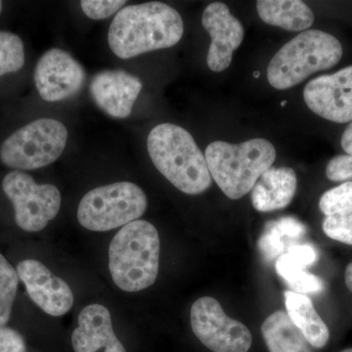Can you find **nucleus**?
Segmentation results:
<instances>
[{
    "label": "nucleus",
    "mask_w": 352,
    "mask_h": 352,
    "mask_svg": "<svg viewBox=\"0 0 352 352\" xmlns=\"http://www.w3.org/2000/svg\"><path fill=\"white\" fill-rule=\"evenodd\" d=\"M147 206V197L138 185L113 183L85 194L78 205V219L88 230L105 232L138 220Z\"/></svg>",
    "instance_id": "nucleus-6"
},
{
    "label": "nucleus",
    "mask_w": 352,
    "mask_h": 352,
    "mask_svg": "<svg viewBox=\"0 0 352 352\" xmlns=\"http://www.w3.org/2000/svg\"><path fill=\"white\" fill-rule=\"evenodd\" d=\"M147 149L157 170L183 193L199 195L212 185L205 155L183 127L168 122L154 127Z\"/></svg>",
    "instance_id": "nucleus-2"
},
{
    "label": "nucleus",
    "mask_w": 352,
    "mask_h": 352,
    "mask_svg": "<svg viewBox=\"0 0 352 352\" xmlns=\"http://www.w3.org/2000/svg\"><path fill=\"white\" fill-rule=\"evenodd\" d=\"M298 178L291 168H268L252 190V206L261 212L288 207L296 195Z\"/></svg>",
    "instance_id": "nucleus-16"
},
{
    "label": "nucleus",
    "mask_w": 352,
    "mask_h": 352,
    "mask_svg": "<svg viewBox=\"0 0 352 352\" xmlns=\"http://www.w3.org/2000/svg\"><path fill=\"white\" fill-rule=\"evenodd\" d=\"M192 330L199 340L214 352H248L251 331L227 316L220 303L210 296L198 298L191 307Z\"/></svg>",
    "instance_id": "nucleus-9"
},
{
    "label": "nucleus",
    "mask_w": 352,
    "mask_h": 352,
    "mask_svg": "<svg viewBox=\"0 0 352 352\" xmlns=\"http://www.w3.org/2000/svg\"><path fill=\"white\" fill-rule=\"evenodd\" d=\"M18 284L17 270L0 254V326H6L10 319Z\"/></svg>",
    "instance_id": "nucleus-22"
},
{
    "label": "nucleus",
    "mask_w": 352,
    "mask_h": 352,
    "mask_svg": "<svg viewBox=\"0 0 352 352\" xmlns=\"http://www.w3.org/2000/svg\"><path fill=\"white\" fill-rule=\"evenodd\" d=\"M184 32L180 14L162 2L127 6L116 14L108 32V43L120 59H129L175 46Z\"/></svg>",
    "instance_id": "nucleus-1"
},
{
    "label": "nucleus",
    "mask_w": 352,
    "mask_h": 352,
    "mask_svg": "<svg viewBox=\"0 0 352 352\" xmlns=\"http://www.w3.org/2000/svg\"><path fill=\"white\" fill-rule=\"evenodd\" d=\"M322 228L331 239L352 245V214L326 217Z\"/></svg>",
    "instance_id": "nucleus-25"
},
{
    "label": "nucleus",
    "mask_w": 352,
    "mask_h": 352,
    "mask_svg": "<svg viewBox=\"0 0 352 352\" xmlns=\"http://www.w3.org/2000/svg\"><path fill=\"white\" fill-rule=\"evenodd\" d=\"M340 144H342V150L346 153V155L352 156V122L342 133Z\"/></svg>",
    "instance_id": "nucleus-29"
},
{
    "label": "nucleus",
    "mask_w": 352,
    "mask_h": 352,
    "mask_svg": "<svg viewBox=\"0 0 352 352\" xmlns=\"http://www.w3.org/2000/svg\"><path fill=\"white\" fill-rule=\"evenodd\" d=\"M284 298L287 314L310 346L315 349L325 346L330 339V331L320 315L317 314L311 300L307 296L293 291L285 292Z\"/></svg>",
    "instance_id": "nucleus-17"
},
{
    "label": "nucleus",
    "mask_w": 352,
    "mask_h": 352,
    "mask_svg": "<svg viewBox=\"0 0 352 352\" xmlns=\"http://www.w3.org/2000/svg\"><path fill=\"white\" fill-rule=\"evenodd\" d=\"M24 64L22 39L12 32L0 31V76L20 71Z\"/></svg>",
    "instance_id": "nucleus-23"
},
{
    "label": "nucleus",
    "mask_w": 352,
    "mask_h": 352,
    "mask_svg": "<svg viewBox=\"0 0 352 352\" xmlns=\"http://www.w3.org/2000/svg\"><path fill=\"white\" fill-rule=\"evenodd\" d=\"M2 7H3V4H2V1H0V13H1Z\"/></svg>",
    "instance_id": "nucleus-32"
},
{
    "label": "nucleus",
    "mask_w": 352,
    "mask_h": 352,
    "mask_svg": "<svg viewBox=\"0 0 352 352\" xmlns=\"http://www.w3.org/2000/svg\"><path fill=\"white\" fill-rule=\"evenodd\" d=\"M12 201L16 223L27 232H38L54 219L61 208V194L52 184H38L21 170H13L2 182Z\"/></svg>",
    "instance_id": "nucleus-8"
},
{
    "label": "nucleus",
    "mask_w": 352,
    "mask_h": 352,
    "mask_svg": "<svg viewBox=\"0 0 352 352\" xmlns=\"http://www.w3.org/2000/svg\"><path fill=\"white\" fill-rule=\"evenodd\" d=\"M261 333L270 352H312L311 346L300 329L282 310L264 320Z\"/></svg>",
    "instance_id": "nucleus-19"
},
{
    "label": "nucleus",
    "mask_w": 352,
    "mask_h": 352,
    "mask_svg": "<svg viewBox=\"0 0 352 352\" xmlns=\"http://www.w3.org/2000/svg\"><path fill=\"white\" fill-rule=\"evenodd\" d=\"M342 352H352V349H346V351H342Z\"/></svg>",
    "instance_id": "nucleus-34"
},
{
    "label": "nucleus",
    "mask_w": 352,
    "mask_h": 352,
    "mask_svg": "<svg viewBox=\"0 0 352 352\" xmlns=\"http://www.w3.org/2000/svg\"><path fill=\"white\" fill-rule=\"evenodd\" d=\"M254 78H258L261 76V73H259V72H254Z\"/></svg>",
    "instance_id": "nucleus-31"
},
{
    "label": "nucleus",
    "mask_w": 352,
    "mask_h": 352,
    "mask_svg": "<svg viewBox=\"0 0 352 352\" xmlns=\"http://www.w3.org/2000/svg\"><path fill=\"white\" fill-rule=\"evenodd\" d=\"M159 233L146 220L122 226L109 248V270L113 283L122 291L135 293L156 282L160 266Z\"/></svg>",
    "instance_id": "nucleus-3"
},
{
    "label": "nucleus",
    "mask_w": 352,
    "mask_h": 352,
    "mask_svg": "<svg viewBox=\"0 0 352 352\" xmlns=\"http://www.w3.org/2000/svg\"><path fill=\"white\" fill-rule=\"evenodd\" d=\"M319 208L326 217L352 214V182H344L328 190L319 201Z\"/></svg>",
    "instance_id": "nucleus-24"
},
{
    "label": "nucleus",
    "mask_w": 352,
    "mask_h": 352,
    "mask_svg": "<svg viewBox=\"0 0 352 352\" xmlns=\"http://www.w3.org/2000/svg\"><path fill=\"white\" fill-rule=\"evenodd\" d=\"M328 179L333 182H347L352 180V156L339 155L329 162L326 168Z\"/></svg>",
    "instance_id": "nucleus-27"
},
{
    "label": "nucleus",
    "mask_w": 352,
    "mask_h": 352,
    "mask_svg": "<svg viewBox=\"0 0 352 352\" xmlns=\"http://www.w3.org/2000/svg\"><path fill=\"white\" fill-rule=\"evenodd\" d=\"M342 57L339 39L319 30H307L274 55L268 65V82L278 90L289 89L317 72L332 69Z\"/></svg>",
    "instance_id": "nucleus-5"
},
{
    "label": "nucleus",
    "mask_w": 352,
    "mask_h": 352,
    "mask_svg": "<svg viewBox=\"0 0 352 352\" xmlns=\"http://www.w3.org/2000/svg\"><path fill=\"white\" fill-rule=\"evenodd\" d=\"M286 104H287V101L282 102V103H281L282 107H285V105H286Z\"/></svg>",
    "instance_id": "nucleus-33"
},
{
    "label": "nucleus",
    "mask_w": 352,
    "mask_h": 352,
    "mask_svg": "<svg viewBox=\"0 0 352 352\" xmlns=\"http://www.w3.org/2000/svg\"><path fill=\"white\" fill-rule=\"evenodd\" d=\"M303 98L319 117L338 124L351 122L352 66L310 80L303 90Z\"/></svg>",
    "instance_id": "nucleus-11"
},
{
    "label": "nucleus",
    "mask_w": 352,
    "mask_h": 352,
    "mask_svg": "<svg viewBox=\"0 0 352 352\" xmlns=\"http://www.w3.org/2000/svg\"><path fill=\"white\" fill-rule=\"evenodd\" d=\"M17 273L28 295L45 314L62 316L73 307L74 295L69 285L55 276L43 263L25 259L18 264Z\"/></svg>",
    "instance_id": "nucleus-13"
},
{
    "label": "nucleus",
    "mask_w": 352,
    "mask_h": 352,
    "mask_svg": "<svg viewBox=\"0 0 352 352\" xmlns=\"http://www.w3.org/2000/svg\"><path fill=\"white\" fill-rule=\"evenodd\" d=\"M138 76L124 69H107L96 74L90 82V94L97 106L115 119H126L142 89Z\"/></svg>",
    "instance_id": "nucleus-14"
},
{
    "label": "nucleus",
    "mask_w": 352,
    "mask_h": 352,
    "mask_svg": "<svg viewBox=\"0 0 352 352\" xmlns=\"http://www.w3.org/2000/svg\"><path fill=\"white\" fill-rule=\"evenodd\" d=\"M126 3L124 0H83L80 6L90 19L104 20L119 12Z\"/></svg>",
    "instance_id": "nucleus-26"
},
{
    "label": "nucleus",
    "mask_w": 352,
    "mask_h": 352,
    "mask_svg": "<svg viewBox=\"0 0 352 352\" xmlns=\"http://www.w3.org/2000/svg\"><path fill=\"white\" fill-rule=\"evenodd\" d=\"M344 278H346L344 280H346V287L352 293V263L347 265Z\"/></svg>",
    "instance_id": "nucleus-30"
},
{
    "label": "nucleus",
    "mask_w": 352,
    "mask_h": 352,
    "mask_svg": "<svg viewBox=\"0 0 352 352\" xmlns=\"http://www.w3.org/2000/svg\"><path fill=\"white\" fill-rule=\"evenodd\" d=\"M34 78L43 100L58 102L80 94L87 82V73L68 52L53 48L38 60Z\"/></svg>",
    "instance_id": "nucleus-10"
},
{
    "label": "nucleus",
    "mask_w": 352,
    "mask_h": 352,
    "mask_svg": "<svg viewBox=\"0 0 352 352\" xmlns=\"http://www.w3.org/2000/svg\"><path fill=\"white\" fill-rule=\"evenodd\" d=\"M212 179L228 198L238 200L252 191L272 166L276 150L270 141L254 138L241 144L215 141L205 152Z\"/></svg>",
    "instance_id": "nucleus-4"
},
{
    "label": "nucleus",
    "mask_w": 352,
    "mask_h": 352,
    "mask_svg": "<svg viewBox=\"0 0 352 352\" xmlns=\"http://www.w3.org/2000/svg\"><path fill=\"white\" fill-rule=\"evenodd\" d=\"M68 140V131L61 122L41 119L14 132L2 143L0 161L18 170H32L54 163Z\"/></svg>",
    "instance_id": "nucleus-7"
},
{
    "label": "nucleus",
    "mask_w": 352,
    "mask_h": 352,
    "mask_svg": "<svg viewBox=\"0 0 352 352\" xmlns=\"http://www.w3.org/2000/svg\"><path fill=\"white\" fill-rule=\"evenodd\" d=\"M0 352H27L24 338L14 329L0 326Z\"/></svg>",
    "instance_id": "nucleus-28"
},
{
    "label": "nucleus",
    "mask_w": 352,
    "mask_h": 352,
    "mask_svg": "<svg viewBox=\"0 0 352 352\" xmlns=\"http://www.w3.org/2000/svg\"><path fill=\"white\" fill-rule=\"evenodd\" d=\"M256 9L264 23L289 32H305L314 23L311 9L300 0H259Z\"/></svg>",
    "instance_id": "nucleus-18"
},
{
    "label": "nucleus",
    "mask_w": 352,
    "mask_h": 352,
    "mask_svg": "<svg viewBox=\"0 0 352 352\" xmlns=\"http://www.w3.org/2000/svg\"><path fill=\"white\" fill-rule=\"evenodd\" d=\"M75 352H126L113 332L110 311L104 305H87L78 316V327L72 335Z\"/></svg>",
    "instance_id": "nucleus-15"
},
{
    "label": "nucleus",
    "mask_w": 352,
    "mask_h": 352,
    "mask_svg": "<svg viewBox=\"0 0 352 352\" xmlns=\"http://www.w3.org/2000/svg\"><path fill=\"white\" fill-rule=\"evenodd\" d=\"M307 264L291 252H286L275 263L276 272L291 287L293 292L302 295L320 294L325 284L316 275L307 272Z\"/></svg>",
    "instance_id": "nucleus-21"
},
{
    "label": "nucleus",
    "mask_w": 352,
    "mask_h": 352,
    "mask_svg": "<svg viewBox=\"0 0 352 352\" xmlns=\"http://www.w3.org/2000/svg\"><path fill=\"white\" fill-rule=\"evenodd\" d=\"M305 232V226L294 217H283L268 222L258 240L259 252L265 261L278 259L293 245L291 242L302 237Z\"/></svg>",
    "instance_id": "nucleus-20"
},
{
    "label": "nucleus",
    "mask_w": 352,
    "mask_h": 352,
    "mask_svg": "<svg viewBox=\"0 0 352 352\" xmlns=\"http://www.w3.org/2000/svg\"><path fill=\"white\" fill-rule=\"evenodd\" d=\"M201 24L212 38L207 57L208 68L215 73L226 71L232 62L234 51L244 39L242 23L234 17L226 4L214 2L204 10Z\"/></svg>",
    "instance_id": "nucleus-12"
}]
</instances>
